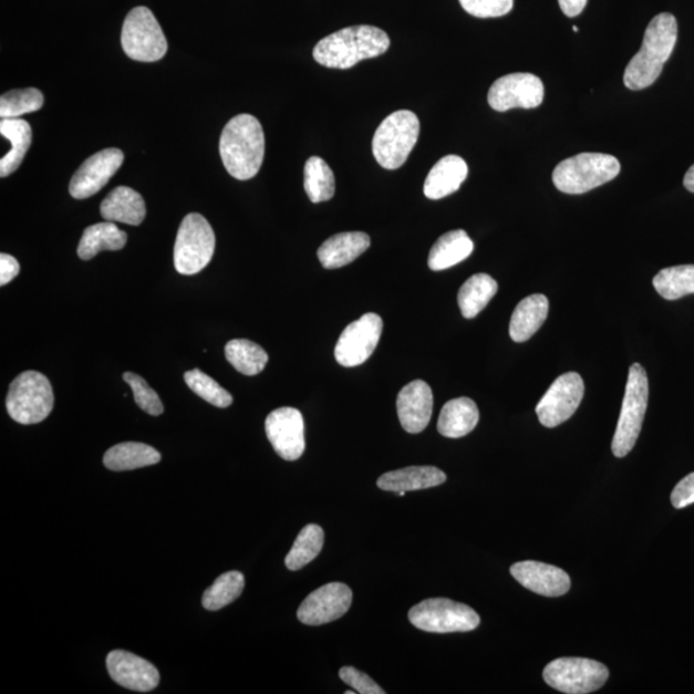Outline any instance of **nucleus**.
<instances>
[{"label":"nucleus","instance_id":"nucleus-48","mask_svg":"<svg viewBox=\"0 0 694 694\" xmlns=\"http://www.w3.org/2000/svg\"><path fill=\"white\" fill-rule=\"evenodd\" d=\"M572 30H573V31H576V33H578V31H579V28H577V27H573V28H572Z\"/></svg>","mask_w":694,"mask_h":694},{"label":"nucleus","instance_id":"nucleus-4","mask_svg":"<svg viewBox=\"0 0 694 694\" xmlns=\"http://www.w3.org/2000/svg\"><path fill=\"white\" fill-rule=\"evenodd\" d=\"M419 127V118L410 110L389 115L377 127L372 142L377 163L387 170L402 167L417 145Z\"/></svg>","mask_w":694,"mask_h":694},{"label":"nucleus","instance_id":"nucleus-33","mask_svg":"<svg viewBox=\"0 0 694 694\" xmlns=\"http://www.w3.org/2000/svg\"><path fill=\"white\" fill-rule=\"evenodd\" d=\"M305 193L313 204L330 201L336 190L333 172L323 158L313 156L305 164Z\"/></svg>","mask_w":694,"mask_h":694},{"label":"nucleus","instance_id":"nucleus-25","mask_svg":"<svg viewBox=\"0 0 694 694\" xmlns=\"http://www.w3.org/2000/svg\"><path fill=\"white\" fill-rule=\"evenodd\" d=\"M549 311V301L545 294H531L524 299L514 311L509 323L510 339L515 342H525L536 334L546 322Z\"/></svg>","mask_w":694,"mask_h":694},{"label":"nucleus","instance_id":"nucleus-14","mask_svg":"<svg viewBox=\"0 0 694 694\" xmlns=\"http://www.w3.org/2000/svg\"><path fill=\"white\" fill-rule=\"evenodd\" d=\"M545 84L534 74L501 76L490 86L488 102L493 110L506 113L512 108H537L545 101Z\"/></svg>","mask_w":694,"mask_h":694},{"label":"nucleus","instance_id":"nucleus-27","mask_svg":"<svg viewBox=\"0 0 694 694\" xmlns=\"http://www.w3.org/2000/svg\"><path fill=\"white\" fill-rule=\"evenodd\" d=\"M473 239L465 230L448 231L437 239L428 255L431 270L441 271L449 269L465 261L474 251Z\"/></svg>","mask_w":694,"mask_h":694},{"label":"nucleus","instance_id":"nucleus-36","mask_svg":"<svg viewBox=\"0 0 694 694\" xmlns=\"http://www.w3.org/2000/svg\"><path fill=\"white\" fill-rule=\"evenodd\" d=\"M245 589V577L241 572L229 571L222 573L214 584L206 589L203 604L206 610L218 611L235 602Z\"/></svg>","mask_w":694,"mask_h":694},{"label":"nucleus","instance_id":"nucleus-35","mask_svg":"<svg viewBox=\"0 0 694 694\" xmlns=\"http://www.w3.org/2000/svg\"><path fill=\"white\" fill-rule=\"evenodd\" d=\"M653 286L662 298L674 301L694 293V266H677L659 271Z\"/></svg>","mask_w":694,"mask_h":694},{"label":"nucleus","instance_id":"nucleus-1","mask_svg":"<svg viewBox=\"0 0 694 694\" xmlns=\"http://www.w3.org/2000/svg\"><path fill=\"white\" fill-rule=\"evenodd\" d=\"M219 151L231 177L238 180L253 178L266 156V135L259 120L249 114L230 118L222 130Z\"/></svg>","mask_w":694,"mask_h":694},{"label":"nucleus","instance_id":"nucleus-41","mask_svg":"<svg viewBox=\"0 0 694 694\" xmlns=\"http://www.w3.org/2000/svg\"><path fill=\"white\" fill-rule=\"evenodd\" d=\"M340 677L342 682L350 685L351 688L362 694H385L386 692L380 687V685L372 680L371 676L359 672V670L350 666L342 667L340 670Z\"/></svg>","mask_w":694,"mask_h":694},{"label":"nucleus","instance_id":"nucleus-29","mask_svg":"<svg viewBox=\"0 0 694 694\" xmlns=\"http://www.w3.org/2000/svg\"><path fill=\"white\" fill-rule=\"evenodd\" d=\"M127 235L113 221L99 222L84 230L77 247L79 258L91 260L101 251H118L124 249Z\"/></svg>","mask_w":694,"mask_h":694},{"label":"nucleus","instance_id":"nucleus-9","mask_svg":"<svg viewBox=\"0 0 694 694\" xmlns=\"http://www.w3.org/2000/svg\"><path fill=\"white\" fill-rule=\"evenodd\" d=\"M410 621L428 633H466L480 625V617L467 604L429 598L410 611Z\"/></svg>","mask_w":694,"mask_h":694},{"label":"nucleus","instance_id":"nucleus-43","mask_svg":"<svg viewBox=\"0 0 694 694\" xmlns=\"http://www.w3.org/2000/svg\"><path fill=\"white\" fill-rule=\"evenodd\" d=\"M20 273L19 261L11 255H0V286H6L13 281Z\"/></svg>","mask_w":694,"mask_h":694},{"label":"nucleus","instance_id":"nucleus-3","mask_svg":"<svg viewBox=\"0 0 694 694\" xmlns=\"http://www.w3.org/2000/svg\"><path fill=\"white\" fill-rule=\"evenodd\" d=\"M389 48L390 38L384 30L358 25L323 38L315 45L313 55L319 65L348 70L361 61L379 58Z\"/></svg>","mask_w":694,"mask_h":694},{"label":"nucleus","instance_id":"nucleus-22","mask_svg":"<svg viewBox=\"0 0 694 694\" xmlns=\"http://www.w3.org/2000/svg\"><path fill=\"white\" fill-rule=\"evenodd\" d=\"M468 166L459 156L449 155L438 159L427 175L424 193L429 199H442L457 190L466 180Z\"/></svg>","mask_w":694,"mask_h":694},{"label":"nucleus","instance_id":"nucleus-42","mask_svg":"<svg viewBox=\"0 0 694 694\" xmlns=\"http://www.w3.org/2000/svg\"><path fill=\"white\" fill-rule=\"evenodd\" d=\"M673 506L677 509L688 507L694 503V473L685 476L677 483L672 493Z\"/></svg>","mask_w":694,"mask_h":694},{"label":"nucleus","instance_id":"nucleus-39","mask_svg":"<svg viewBox=\"0 0 694 694\" xmlns=\"http://www.w3.org/2000/svg\"><path fill=\"white\" fill-rule=\"evenodd\" d=\"M123 377L126 384L132 387L134 401L139 408L151 414V416H162L164 405L162 398L156 394V391L151 389L147 382L138 376V374L126 372Z\"/></svg>","mask_w":694,"mask_h":694},{"label":"nucleus","instance_id":"nucleus-11","mask_svg":"<svg viewBox=\"0 0 694 694\" xmlns=\"http://www.w3.org/2000/svg\"><path fill=\"white\" fill-rule=\"evenodd\" d=\"M550 687L568 694H587L601 690L608 682L610 673L601 662L564 657L547 665L542 672Z\"/></svg>","mask_w":694,"mask_h":694},{"label":"nucleus","instance_id":"nucleus-15","mask_svg":"<svg viewBox=\"0 0 694 694\" xmlns=\"http://www.w3.org/2000/svg\"><path fill=\"white\" fill-rule=\"evenodd\" d=\"M266 433L278 456L284 460H298L305 452V422L299 410L279 408L266 421Z\"/></svg>","mask_w":694,"mask_h":694},{"label":"nucleus","instance_id":"nucleus-12","mask_svg":"<svg viewBox=\"0 0 694 694\" xmlns=\"http://www.w3.org/2000/svg\"><path fill=\"white\" fill-rule=\"evenodd\" d=\"M584 381L577 372H569L558 377L540 398L537 414L540 424L553 428L570 419L584 397Z\"/></svg>","mask_w":694,"mask_h":694},{"label":"nucleus","instance_id":"nucleus-23","mask_svg":"<svg viewBox=\"0 0 694 694\" xmlns=\"http://www.w3.org/2000/svg\"><path fill=\"white\" fill-rule=\"evenodd\" d=\"M446 475L433 466H414L391 470L379 478L377 486L385 491H416L442 485Z\"/></svg>","mask_w":694,"mask_h":694},{"label":"nucleus","instance_id":"nucleus-19","mask_svg":"<svg viewBox=\"0 0 694 694\" xmlns=\"http://www.w3.org/2000/svg\"><path fill=\"white\" fill-rule=\"evenodd\" d=\"M397 416L406 433L419 434L433 416V390L425 381H413L404 386L396 398Z\"/></svg>","mask_w":694,"mask_h":694},{"label":"nucleus","instance_id":"nucleus-46","mask_svg":"<svg viewBox=\"0 0 694 694\" xmlns=\"http://www.w3.org/2000/svg\"><path fill=\"white\" fill-rule=\"evenodd\" d=\"M405 494H406L405 491H398V493H397V496H398V497H404V496H405Z\"/></svg>","mask_w":694,"mask_h":694},{"label":"nucleus","instance_id":"nucleus-30","mask_svg":"<svg viewBox=\"0 0 694 694\" xmlns=\"http://www.w3.org/2000/svg\"><path fill=\"white\" fill-rule=\"evenodd\" d=\"M159 460H162V454L153 446L142 443L115 445L103 457L105 466L111 470H116V473L154 466Z\"/></svg>","mask_w":694,"mask_h":694},{"label":"nucleus","instance_id":"nucleus-45","mask_svg":"<svg viewBox=\"0 0 694 694\" xmlns=\"http://www.w3.org/2000/svg\"><path fill=\"white\" fill-rule=\"evenodd\" d=\"M684 187L694 194V165L690 167L687 174L684 177Z\"/></svg>","mask_w":694,"mask_h":694},{"label":"nucleus","instance_id":"nucleus-2","mask_svg":"<svg viewBox=\"0 0 694 694\" xmlns=\"http://www.w3.org/2000/svg\"><path fill=\"white\" fill-rule=\"evenodd\" d=\"M677 40V22L672 13H660L645 30L643 43L628 63L624 84L630 91H642L660 77Z\"/></svg>","mask_w":694,"mask_h":694},{"label":"nucleus","instance_id":"nucleus-40","mask_svg":"<svg viewBox=\"0 0 694 694\" xmlns=\"http://www.w3.org/2000/svg\"><path fill=\"white\" fill-rule=\"evenodd\" d=\"M467 13L478 19L501 18L514 10V0H459Z\"/></svg>","mask_w":694,"mask_h":694},{"label":"nucleus","instance_id":"nucleus-8","mask_svg":"<svg viewBox=\"0 0 694 694\" xmlns=\"http://www.w3.org/2000/svg\"><path fill=\"white\" fill-rule=\"evenodd\" d=\"M215 235L201 214H188L183 219L174 246V266L183 276H195L204 270L214 257Z\"/></svg>","mask_w":694,"mask_h":694},{"label":"nucleus","instance_id":"nucleus-16","mask_svg":"<svg viewBox=\"0 0 694 694\" xmlns=\"http://www.w3.org/2000/svg\"><path fill=\"white\" fill-rule=\"evenodd\" d=\"M353 602V592L342 582H331L313 593L301 603L298 618L302 624L319 626L329 624L344 617Z\"/></svg>","mask_w":694,"mask_h":694},{"label":"nucleus","instance_id":"nucleus-20","mask_svg":"<svg viewBox=\"0 0 694 694\" xmlns=\"http://www.w3.org/2000/svg\"><path fill=\"white\" fill-rule=\"evenodd\" d=\"M510 573L524 588L545 597H561L571 588L568 573L552 564L537 561L517 562L510 568Z\"/></svg>","mask_w":694,"mask_h":694},{"label":"nucleus","instance_id":"nucleus-13","mask_svg":"<svg viewBox=\"0 0 694 694\" xmlns=\"http://www.w3.org/2000/svg\"><path fill=\"white\" fill-rule=\"evenodd\" d=\"M382 330H384V322L374 313L364 314L358 321L350 323L341 333L334 348L338 363L351 369L369 361L379 345Z\"/></svg>","mask_w":694,"mask_h":694},{"label":"nucleus","instance_id":"nucleus-37","mask_svg":"<svg viewBox=\"0 0 694 694\" xmlns=\"http://www.w3.org/2000/svg\"><path fill=\"white\" fill-rule=\"evenodd\" d=\"M43 105L44 95L37 87L11 91L0 97V117L19 118L22 115L35 113Z\"/></svg>","mask_w":694,"mask_h":694},{"label":"nucleus","instance_id":"nucleus-34","mask_svg":"<svg viewBox=\"0 0 694 694\" xmlns=\"http://www.w3.org/2000/svg\"><path fill=\"white\" fill-rule=\"evenodd\" d=\"M324 545V531L321 526L311 524L305 526L294 540L290 553L286 557L287 569L298 571L315 560Z\"/></svg>","mask_w":694,"mask_h":694},{"label":"nucleus","instance_id":"nucleus-17","mask_svg":"<svg viewBox=\"0 0 694 694\" xmlns=\"http://www.w3.org/2000/svg\"><path fill=\"white\" fill-rule=\"evenodd\" d=\"M124 163L123 151L118 148L102 149L101 153L86 158L70 182V195L84 199L99 194Z\"/></svg>","mask_w":694,"mask_h":694},{"label":"nucleus","instance_id":"nucleus-21","mask_svg":"<svg viewBox=\"0 0 694 694\" xmlns=\"http://www.w3.org/2000/svg\"><path fill=\"white\" fill-rule=\"evenodd\" d=\"M371 238L363 231H344L327 239L318 250V259L325 269L349 266L370 249Z\"/></svg>","mask_w":694,"mask_h":694},{"label":"nucleus","instance_id":"nucleus-6","mask_svg":"<svg viewBox=\"0 0 694 694\" xmlns=\"http://www.w3.org/2000/svg\"><path fill=\"white\" fill-rule=\"evenodd\" d=\"M649 377L641 364L630 366L624 401L619 424L612 441V453L618 458L626 457L640 437L649 405Z\"/></svg>","mask_w":694,"mask_h":694},{"label":"nucleus","instance_id":"nucleus-18","mask_svg":"<svg viewBox=\"0 0 694 694\" xmlns=\"http://www.w3.org/2000/svg\"><path fill=\"white\" fill-rule=\"evenodd\" d=\"M108 674L122 687L135 692H151L159 684L155 665L134 653L116 650L106 659Z\"/></svg>","mask_w":694,"mask_h":694},{"label":"nucleus","instance_id":"nucleus-31","mask_svg":"<svg viewBox=\"0 0 694 694\" xmlns=\"http://www.w3.org/2000/svg\"><path fill=\"white\" fill-rule=\"evenodd\" d=\"M498 292L496 279L489 275H475L467 279L458 292L460 313L466 319H473L488 307Z\"/></svg>","mask_w":694,"mask_h":694},{"label":"nucleus","instance_id":"nucleus-28","mask_svg":"<svg viewBox=\"0 0 694 694\" xmlns=\"http://www.w3.org/2000/svg\"><path fill=\"white\" fill-rule=\"evenodd\" d=\"M0 134L12 145L10 153L0 159V177L6 178L19 169L31 146L33 132H31V126L25 120L2 118Z\"/></svg>","mask_w":694,"mask_h":694},{"label":"nucleus","instance_id":"nucleus-47","mask_svg":"<svg viewBox=\"0 0 694 694\" xmlns=\"http://www.w3.org/2000/svg\"><path fill=\"white\" fill-rule=\"evenodd\" d=\"M353 693H358L356 691H348L345 692V694H353Z\"/></svg>","mask_w":694,"mask_h":694},{"label":"nucleus","instance_id":"nucleus-38","mask_svg":"<svg viewBox=\"0 0 694 694\" xmlns=\"http://www.w3.org/2000/svg\"><path fill=\"white\" fill-rule=\"evenodd\" d=\"M187 386L194 391L205 402L218 406V408H228L234 404L231 396L226 389H222L217 381L207 376L201 370H193L185 373Z\"/></svg>","mask_w":694,"mask_h":694},{"label":"nucleus","instance_id":"nucleus-26","mask_svg":"<svg viewBox=\"0 0 694 694\" xmlns=\"http://www.w3.org/2000/svg\"><path fill=\"white\" fill-rule=\"evenodd\" d=\"M478 419H480V412L473 398H453L443 406L437 421V429L445 437L459 438L473 433Z\"/></svg>","mask_w":694,"mask_h":694},{"label":"nucleus","instance_id":"nucleus-10","mask_svg":"<svg viewBox=\"0 0 694 694\" xmlns=\"http://www.w3.org/2000/svg\"><path fill=\"white\" fill-rule=\"evenodd\" d=\"M122 45L127 58L139 62H156L167 52V40L153 11L134 8L127 13L122 30Z\"/></svg>","mask_w":694,"mask_h":694},{"label":"nucleus","instance_id":"nucleus-24","mask_svg":"<svg viewBox=\"0 0 694 694\" xmlns=\"http://www.w3.org/2000/svg\"><path fill=\"white\" fill-rule=\"evenodd\" d=\"M101 215L106 221L141 226L146 218L145 199L137 190L130 187H117L103 199Z\"/></svg>","mask_w":694,"mask_h":694},{"label":"nucleus","instance_id":"nucleus-5","mask_svg":"<svg viewBox=\"0 0 694 694\" xmlns=\"http://www.w3.org/2000/svg\"><path fill=\"white\" fill-rule=\"evenodd\" d=\"M620 170L621 165L615 156L580 154L557 165L553 183L563 194L582 195L615 179Z\"/></svg>","mask_w":694,"mask_h":694},{"label":"nucleus","instance_id":"nucleus-7","mask_svg":"<svg viewBox=\"0 0 694 694\" xmlns=\"http://www.w3.org/2000/svg\"><path fill=\"white\" fill-rule=\"evenodd\" d=\"M7 412L21 425H35L50 416L54 395L50 380L37 371H28L12 381L7 395Z\"/></svg>","mask_w":694,"mask_h":694},{"label":"nucleus","instance_id":"nucleus-32","mask_svg":"<svg viewBox=\"0 0 694 694\" xmlns=\"http://www.w3.org/2000/svg\"><path fill=\"white\" fill-rule=\"evenodd\" d=\"M227 361L245 376H257L269 361L267 351L250 340L237 339L226 346Z\"/></svg>","mask_w":694,"mask_h":694},{"label":"nucleus","instance_id":"nucleus-44","mask_svg":"<svg viewBox=\"0 0 694 694\" xmlns=\"http://www.w3.org/2000/svg\"><path fill=\"white\" fill-rule=\"evenodd\" d=\"M561 11L568 15V18H577L588 3V0H558Z\"/></svg>","mask_w":694,"mask_h":694}]
</instances>
